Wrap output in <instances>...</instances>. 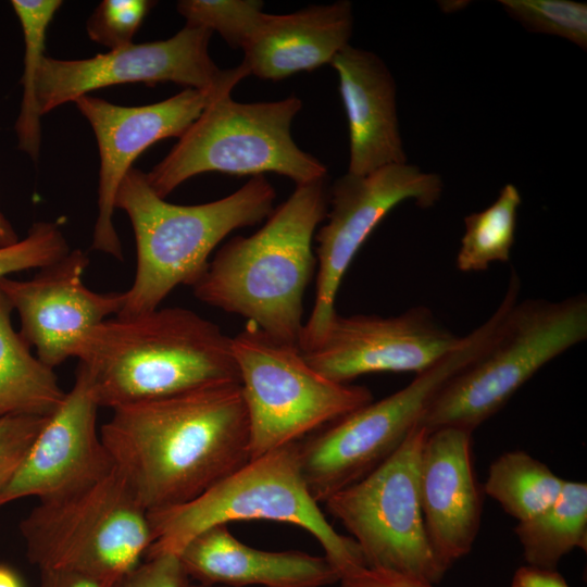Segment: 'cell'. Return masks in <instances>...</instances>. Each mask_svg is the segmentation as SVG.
Instances as JSON below:
<instances>
[{"mask_svg":"<svg viewBox=\"0 0 587 587\" xmlns=\"http://www.w3.org/2000/svg\"><path fill=\"white\" fill-rule=\"evenodd\" d=\"M521 203L517 188L507 184L490 207L464 218L465 233L455 260L460 271H485L492 262L510 259Z\"/></svg>","mask_w":587,"mask_h":587,"instance_id":"26","label":"cell"},{"mask_svg":"<svg viewBox=\"0 0 587 587\" xmlns=\"http://www.w3.org/2000/svg\"><path fill=\"white\" fill-rule=\"evenodd\" d=\"M72 358L111 410L207 385L240 383L232 337L196 312L158 308L108 319L82 335Z\"/></svg>","mask_w":587,"mask_h":587,"instance_id":"2","label":"cell"},{"mask_svg":"<svg viewBox=\"0 0 587 587\" xmlns=\"http://www.w3.org/2000/svg\"><path fill=\"white\" fill-rule=\"evenodd\" d=\"M505 12L533 33L562 37L587 48V5L571 0H500Z\"/></svg>","mask_w":587,"mask_h":587,"instance_id":"28","label":"cell"},{"mask_svg":"<svg viewBox=\"0 0 587 587\" xmlns=\"http://www.w3.org/2000/svg\"><path fill=\"white\" fill-rule=\"evenodd\" d=\"M298 442L251 459L186 503L149 512L152 544L145 557L177 555L191 538L216 525L264 520L309 532L339 578L348 570L364 565L357 542L333 528L310 495L300 469Z\"/></svg>","mask_w":587,"mask_h":587,"instance_id":"5","label":"cell"},{"mask_svg":"<svg viewBox=\"0 0 587 587\" xmlns=\"http://www.w3.org/2000/svg\"><path fill=\"white\" fill-rule=\"evenodd\" d=\"M514 533L528 565L557 570L575 548L587 549V484L564 480L559 498L538 515L517 522Z\"/></svg>","mask_w":587,"mask_h":587,"instance_id":"23","label":"cell"},{"mask_svg":"<svg viewBox=\"0 0 587 587\" xmlns=\"http://www.w3.org/2000/svg\"><path fill=\"white\" fill-rule=\"evenodd\" d=\"M441 178L408 162L365 175L346 173L328 190L327 222L315 235L317 275L315 299L299 341L301 351L315 348L337 313L335 301L351 261L382 220L412 199L429 208L440 199Z\"/></svg>","mask_w":587,"mask_h":587,"instance_id":"12","label":"cell"},{"mask_svg":"<svg viewBox=\"0 0 587 587\" xmlns=\"http://www.w3.org/2000/svg\"><path fill=\"white\" fill-rule=\"evenodd\" d=\"M112 411L101 439L149 512L195 499L250 461L240 383L207 385Z\"/></svg>","mask_w":587,"mask_h":587,"instance_id":"1","label":"cell"},{"mask_svg":"<svg viewBox=\"0 0 587 587\" xmlns=\"http://www.w3.org/2000/svg\"><path fill=\"white\" fill-rule=\"evenodd\" d=\"M327 211L326 178L296 185L258 232L216 251L192 285L195 297L299 346L303 296L316 264L312 240Z\"/></svg>","mask_w":587,"mask_h":587,"instance_id":"3","label":"cell"},{"mask_svg":"<svg viewBox=\"0 0 587 587\" xmlns=\"http://www.w3.org/2000/svg\"><path fill=\"white\" fill-rule=\"evenodd\" d=\"M190 582L225 587H325L339 575L325 555L266 551L238 540L227 525L210 527L177 554Z\"/></svg>","mask_w":587,"mask_h":587,"instance_id":"20","label":"cell"},{"mask_svg":"<svg viewBox=\"0 0 587 587\" xmlns=\"http://www.w3.org/2000/svg\"><path fill=\"white\" fill-rule=\"evenodd\" d=\"M177 11L186 25L217 32L233 49H243L263 23L259 0H182Z\"/></svg>","mask_w":587,"mask_h":587,"instance_id":"27","label":"cell"},{"mask_svg":"<svg viewBox=\"0 0 587 587\" xmlns=\"http://www.w3.org/2000/svg\"><path fill=\"white\" fill-rule=\"evenodd\" d=\"M88 264L87 254L75 249L32 279L0 278V290L18 314L20 335L53 370L72 358L84 333L116 316L124 305V291L97 292L85 286Z\"/></svg>","mask_w":587,"mask_h":587,"instance_id":"17","label":"cell"},{"mask_svg":"<svg viewBox=\"0 0 587 587\" xmlns=\"http://www.w3.org/2000/svg\"><path fill=\"white\" fill-rule=\"evenodd\" d=\"M11 5L21 23L24 43L23 97L15 123L18 148L33 161L39 157L41 112L36 97V79L43 58L48 26L62 5L60 0H12Z\"/></svg>","mask_w":587,"mask_h":587,"instance_id":"25","label":"cell"},{"mask_svg":"<svg viewBox=\"0 0 587 587\" xmlns=\"http://www.w3.org/2000/svg\"><path fill=\"white\" fill-rule=\"evenodd\" d=\"M68 252V243L55 223L36 222L25 238L0 248V278L20 271L46 267Z\"/></svg>","mask_w":587,"mask_h":587,"instance_id":"29","label":"cell"},{"mask_svg":"<svg viewBox=\"0 0 587 587\" xmlns=\"http://www.w3.org/2000/svg\"><path fill=\"white\" fill-rule=\"evenodd\" d=\"M13 308L0 290V417L50 416L66 391L54 370L30 352V346L14 330Z\"/></svg>","mask_w":587,"mask_h":587,"instance_id":"22","label":"cell"},{"mask_svg":"<svg viewBox=\"0 0 587 587\" xmlns=\"http://www.w3.org/2000/svg\"><path fill=\"white\" fill-rule=\"evenodd\" d=\"M99 404L85 367L0 492V508L26 497L51 500L79 491L115 467L97 428Z\"/></svg>","mask_w":587,"mask_h":587,"instance_id":"16","label":"cell"},{"mask_svg":"<svg viewBox=\"0 0 587 587\" xmlns=\"http://www.w3.org/2000/svg\"><path fill=\"white\" fill-rule=\"evenodd\" d=\"M20 529L40 571L74 570L113 582L152 544L149 511L116 467L79 491L39 501Z\"/></svg>","mask_w":587,"mask_h":587,"instance_id":"9","label":"cell"},{"mask_svg":"<svg viewBox=\"0 0 587 587\" xmlns=\"http://www.w3.org/2000/svg\"><path fill=\"white\" fill-rule=\"evenodd\" d=\"M301 109L296 96L251 103L230 95L217 97L146 173L147 182L165 199L185 180L207 172L251 177L272 172L296 185L326 178L327 167L292 139L291 124Z\"/></svg>","mask_w":587,"mask_h":587,"instance_id":"8","label":"cell"},{"mask_svg":"<svg viewBox=\"0 0 587 587\" xmlns=\"http://www.w3.org/2000/svg\"><path fill=\"white\" fill-rule=\"evenodd\" d=\"M212 32L185 25L173 37L129 43L83 60H59L43 55L36 79L41 115L74 102L89 91L128 83H175L199 90L230 95L250 76L240 63L222 70L211 59Z\"/></svg>","mask_w":587,"mask_h":587,"instance_id":"13","label":"cell"},{"mask_svg":"<svg viewBox=\"0 0 587 587\" xmlns=\"http://www.w3.org/2000/svg\"><path fill=\"white\" fill-rule=\"evenodd\" d=\"M155 2L148 0H104L87 21L91 40L111 50L133 42V37Z\"/></svg>","mask_w":587,"mask_h":587,"instance_id":"30","label":"cell"},{"mask_svg":"<svg viewBox=\"0 0 587 587\" xmlns=\"http://www.w3.org/2000/svg\"><path fill=\"white\" fill-rule=\"evenodd\" d=\"M420 501L428 544L447 572L471 551L480 525L483 498L473 470L471 432L447 426L427 434Z\"/></svg>","mask_w":587,"mask_h":587,"instance_id":"18","label":"cell"},{"mask_svg":"<svg viewBox=\"0 0 587 587\" xmlns=\"http://www.w3.org/2000/svg\"><path fill=\"white\" fill-rule=\"evenodd\" d=\"M352 5L347 0L316 4L288 14H265L246 45L242 64L250 75L279 80L330 64L349 45Z\"/></svg>","mask_w":587,"mask_h":587,"instance_id":"21","label":"cell"},{"mask_svg":"<svg viewBox=\"0 0 587 587\" xmlns=\"http://www.w3.org/2000/svg\"><path fill=\"white\" fill-rule=\"evenodd\" d=\"M427 434L425 427L413 426L388 459L324 504L351 534L364 566L435 585L446 571L428 544L420 501L421 454Z\"/></svg>","mask_w":587,"mask_h":587,"instance_id":"11","label":"cell"},{"mask_svg":"<svg viewBox=\"0 0 587 587\" xmlns=\"http://www.w3.org/2000/svg\"><path fill=\"white\" fill-rule=\"evenodd\" d=\"M276 191L264 175L252 176L235 192L215 201L184 205L159 197L146 173L132 167L114 200L128 215L137 263L132 286L116 316L160 308L179 285L191 286L204 272L215 247L233 230L262 222L274 210Z\"/></svg>","mask_w":587,"mask_h":587,"instance_id":"4","label":"cell"},{"mask_svg":"<svg viewBox=\"0 0 587 587\" xmlns=\"http://www.w3.org/2000/svg\"><path fill=\"white\" fill-rule=\"evenodd\" d=\"M462 340L441 326L428 308L420 305L395 316L336 313L321 342L302 352L323 376L348 384L370 373H422Z\"/></svg>","mask_w":587,"mask_h":587,"instance_id":"14","label":"cell"},{"mask_svg":"<svg viewBox=\"0 0 587 587\" xmlns=\"http://www.w3.org/2000/svg\"><path fill=\"white\" fill-rule=\"evenodd\" d=\"M587 338V298L516 301L497 334L433 397L417 425L471 433L496 414L542 366Z\"/></svg>","mask_w":587,"mask_h":587,"instance_id":"6","label":"cell"},{"mask_svg":"<svg viewBox=\"0 0 587 587\" xmlns=\"http://www.w3.org/2000/svg\"><path fill=\"white\" fill-rule=\"evenodd\" d=\"M117 582L74 570H43L39 587H114Z\"/></svg>","mask_w":587,"mask_h":587,"instance_id":"34","label":"cell"},{"mask_svg":"<svg viewBox=\"0 0 587 587\" xmlns=\"http://www.w3.org/2000/svg\"><path fill=\"white\" fill-rule=\"evenodd\" d=\"M509 302L494 313L461 345L392 395L329 423L298 442L300 469L312 498L324 503L359 482L402 444L419 423L438 390L478 357L497 334Z\"/></svg>","mask_w":587,"mask_h":587,"instance_id":"7","label":"cell"},{"mask_svg":"<svg viewBox=\"0 0 587 587\" xmlns=\"http://www.w3.org/2000/svg\"><path fill=\"white\" fill-rule=\"evenodd\" d=\"M0 587H24L18 575L9 566L0 564Z\"/></svg>","mask_w":587,"mask_h":587,"instance_id":"37","label":"cell"},{"mask_svg":"<svg viewBox=\"0 0 587 587\" xmlns=\"http://www.w3.org/2000/svg\"><path fill=\"white\" fill-rule=\"evenodd\" d=\"M250 428V460L298 442L373 401L364 386L333 382L298 345L250 323L232 337Z\"/></svg>","mask_w":587,"mask_h":587,"instance_id":"10","label":"cell"},{"mask_svg":"<svg viewBox=\"0 0 587 587\" xmlns=\"http://www.w3.org/2000/svg\"><path fill=\"white\" fill-rule=\"evenodd\" d=\"M565 479L525 451L502 453L489 466L484 492L517 522L527 521L560 496Z\"/></svg>","mask_w":587,"mask_h":587,"instance_id":"24","label":"cell"},{"mask_svg":"<svg viewBox=\"0 0 587 587\" xmlns=\"http://www.w3.org/2000/svg\"><path fill=\"white\" fill-rule=\"evenodd\" d=\"M49 416L0 417V492L12 479Z\"/></svg>","mask_w":587,"mask_h":587,"instance_id":"31","label":"cell"},{"mask_svg":"<svg viewBox=\"0 0 587 587\" xmlns=\"http://www.w3.org/2000/svg\"><path fill=\"white\" fill-rule=\"evenodd\" d=\"M188 587H225V586L203 585V584H198V583L190 582Z\"/></svg>","mask_w":587,"mask_h":587,"instance_id":"38","label":"cell"},{"mask_svg":"<svg viewBox=\"0 0 587 587\" xmlns=\"http://www.w3.org/2000/svg\"><path fill=\"white\" fill-rule=\"evenodd\" d=\"M221 96L225 95L187 88L163 101L141 107L116 105L89 95L74 101L95 132L100 157L93 250L123 260L113 213L124 176L148 147L164 138H179L207 105Z\"/></svg>","mask_w":587,"mask_h":587,"instance_id":"15","label":"cell"},{"mask_svg":"<svg viewBox=\"0 0 587 587\" xmlns=\"http://www.w3.org/2000/svg\"><path fill=\"white\" fill-rule=\"evenodd\" d=\"M330 65L339 78L350 139L348 173L365 175L407 163L399 132L396 83L375 53L346 46Z\"/></svg>","mask_w":587,"mask_h":587,"instance_id":"19","label":"cell"},{"mask_svg":"<svg viewBox=\"0 0 587 587\" xmlns=\"http://www.w3.org/2000/svg\"><path fill=\"white\" fill-rule=\"evenodd\" d=\"M18 236L9 220L0 212V248L17 242Z\"/></svg>","mask_w":587,"mask_h":587,"instance_id":"36","label":"cell"},{"mask_svg":"<svg viewBox=\"0 0 587 587\" xmlns=\"http://www.w3.org/2000/svg\"><path fill=\"white\" fill-rule=\"evenodd\" d=\"M186 575L178 555L161 553L146 557L127 572L114 587H188Z\"/></svg>","mask_w":587,"mask_h":587,"instance_id":"32","label":"cell"},{"mask_svg":"<svg viewBox=\"0 0 587 587\" xmlns=\"http://www.w3.org/2000/svg\"><path fill=\"white\" fill-rule=\"evenodd\" d=\"M511 587H570L557 570L523 565L512 578Z\"/></svg>","mask_w":587,"mask_h":587,"instance_id":"35","label":"cell"},{"mask_svg":"<svg viewBox=\"0 0 587 587\" xmlns=\"http://www.w3.org/2000/svg\"><path fill=\"white\" fill-rule=\"evenodd\" d=\"M338 585V587H434L432 584L411 576L364 565L354 566L345 572Z\"/></svg>","mask_w":587,"mask_h":587,"instance_id":"33","label":"cell"}]
</instances>
